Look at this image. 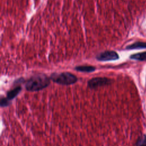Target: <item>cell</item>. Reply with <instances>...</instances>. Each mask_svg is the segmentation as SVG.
I'll list each match as a JSON object with an SVG mask.
<instances>
[{
  "instance_id": "obj_6",
  "label": "cell",
  "mask_w": 146,
  "mask_h": 146,
  "mask_svg": "<svg viewBox=\"0 0 146 146\" xmlns=\"http://www.w3.org/2000/svg\"><path fill=\"white\" fill-rule=\"evenodd\" d=\"M21 90V87L18 86V87H17L14 88V89L9 91L7 94V98H6L9 101L12 100L20 92Z\"/></svg>"
},
{
  "instance_id": "obj_8",
  "label": "cell",
  "mask_w": 146,
  "mask_h": 146,
  "mask_svg": "<svg viewBox=\"0 0 146 146\" xmlns=\"http://www.w3.org/2000/svg\"><path fill=\"white\" fill-rule=\"evenodd\" d=\"M130 58L132 59L140 60V61H145L146 60V51L131 55L130 56Z\"/></svg>"
},
{
  "instance_id": "obj_4",
  "label": "cell",
  "mask_w": 146,
  "mask_h": 146,
  "mask_svg": "<svg viewBox=\"0 0 146 146\" xmlns=\"http://www.w3.org/2000/svg\"><path fill=\"white\" fill-rule=\"evenodd\" d=\"M111 83V79L104 77H96L90 79L88 82V86L91 88H95L98 87L109 84Z\"/></svg>"
},
{
  "instance_id": "obj_7",
  "label": "cell",
  "mask_w": 146,
  "mask_h": 146,
  "mask_svg": "<svg viewBox=\"0 0 146 146\" xmlns=\"http://www.w3.org/2000/svg\"><path fill=\"white\" fill-rule=\"evenodd\" d=\"M75 69L78 71L90 72H93L95 70V67L91 66H79L75 68Z\"/></svg>"
},
{
  "instance_id": "obj_2",
  "label": "cell",
  "mask_w": 146,
  "mask_h": 146,
  "mask_svg": "<svg viewBox=\"0 0 146 146\" xmlns=\"http://www.w3.org/2000/svg\"><path fill=\"white\" fill-rule=\"evenodd\" d=\"M50 79L54 82L62 85L72 84L76 83L78 80V79L75 75L67 72L53 73L51 75Z\"/></svg>"
},
{
  "instance_id": "obj_3",
  "label": "cell",
  "mask_w": 146,
  "mask_h": 146,
  "mask_svg": "<svg viewBox=\"0 0 146 146\" xmlns=\"http://www.w3.org/2000/svg\"><path fill=\"white\" fill-rule=\"evenodd\" d=\"M119 55L114 51H105L96 56L97 60L99 61H111L118 59Z\"/></svg>"
},
{
  "instance_id": "obj_5",
  "label": "cell",
  "mask_w": 146,
  "mask_h": 146,
  "mask_svg": "<svg viewBox=\"0 0 146 146\" xmlns=\"http://www.w3.org/2000/svg\"><path fill=\"white\" fill-rule=\"evenodd\" d=\"M146 48V42H137L132 44L128 45L126 47V49L134 50V49H142Z\"/></svg>"
},
{
  "instance_id": "obj_10",
  "label": "cell",
  "mask_w": 146,
  "mask_h": 146,
  "mask_svg": "<svg viewBox=\"0 0 146 146\" xmlns=\"http://www.w3.org/2000/svg\"><path fill=\"white\" fill-rule=\"evenodd\" d=\"M9 105V100L7 98H2L1 100V106L6 107Z\"/></svg>"
},
{
  "instance_id": "obj_9",
  "label": "cell",
  "mask_w": 146,
  "mask_h": 146,
  "mask_svg": "<svg viewBox=\"0 0 146 146\" xmlns=\"http://www.w3.org/2000/svg\"><path fill=\"white\" fill-rule=\"evenodd\" d=\"M136 146H146V135L144 134L137 139Z\"/></svg>"
},
{
  "instance_id": "obj_1",
  "label": "cell",
  "mask_w": 146,
  "mask_h": 146,
  "mask_svg": "<svg viewBox=\"0 0 146 146\" xmlns=\"http://www.w3.org/2000/svg\"><path fill=\"white\" fill-rule=\"evenodd\" d=\"M50 79L44 74H39L31 76L26 82L25 88L29 91H37L47 87Z\"/></svg>"
}]
</instances>
